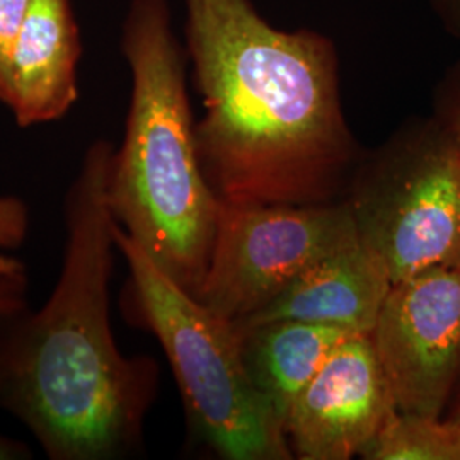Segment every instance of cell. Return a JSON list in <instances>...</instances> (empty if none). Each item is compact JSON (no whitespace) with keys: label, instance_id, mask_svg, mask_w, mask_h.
I'll return each instance as SVG.
<instances>
[{"label":"cell","instance_id":"obj_1","mask_svg":"<svg viewBox=\"0 0 460 460\" xmlns=\"http://www.w3.org/2000/svg\"><path fill=\"white\" fill-rule=\"evenodd\" d=\"M186 55L205 115L198 157L234 205L329 203L363 154L346 123L340 57L321 31H285L252 0H184Z\"/></svg>","mask_w":460,"mask_h":460},{"label":"cell","instance_id":"obj_2","mask_svg":"<svg viewBox=\"0 0 460 460\" xmlns=\"http://www.w3.org/2000/svg\"><path fill=\"white\" fill-rule=\"evenodd\" d=\"M115 147L84 154L64 205L66 244L47 302L0 338V408L51 460H113L140 442L157 367L118 348L110 290L116 222L108 203Z\"/></svg>","mask_w":460,"mask_h":460},{"label":"cell","instance_id":"obj_3","mask_svg":"<svg viewBox=\"0 0 460 460\" xmlns=\"http://www.w3.org/2000/svg\"><path fill=\"white\" fill-rule=\"evenodd\" d=\"M121 49L132 96L110 167V210L154 263L197 296L214 249L220 198L198 157L188 55L172 31L167 0H132Z\"/></svg>","mask_w":460,"mask_h":460},{"label":"cell","instance_id":"obj_4","mask_svg":"<svg viewBox=\"0 0 460 460\" xmlns=\"http://www.w3.org/2000/svg\"><path fill=\"white\" fill-rule=\"evenodd\" d=\"M115 237L130 273L125 304L163 346L199 440L222 459H290L283 423L247 370L237 326L182 288L118 226Z\"/></svg>","mask_w":460,"mask_h":460},{"label":"cell","instance_id":"obj_5","mask_svg":"<svg viewBox=\"0 0 460 460\" xmlns=\"http://www.w3.org/2000/svg\"><path fill=\"white\" fill-rule=\"evenodd\" d=\"M349 207L360 241L393 283L460 266L459 150L433 116L412 119L363 154Z\"/></svg>","mask_w":460,"mask_h":460},{"label":"cell","instance_id":"obj_6","mask_svg":"<svg viewBox=\"0 0 460 460\" xmlns=\"http://www.w3.org/2000/svg\"><path fill=\"white\" fill-rule=\"evenodd\" d=\"M358 243L349 201L234 205L220 199L214 249L197 298L239 324L307 268Z\"/></svg>","mask_w":460,"mask_h":460},{"label":"cell","instance_id":"obj_7","mask_svg":"<svg viewBox=\"0 0 460 460\" xmlns=\"http://www.w3.org/2000/svg\"><path fill=\"white\" fill-rule=\"evenodd\" d=\"M370 336L397 410L440 418L460 378V266L393 283Z\"/></svg>","mask_w":460,"mask_h":460},{"label":"cell","instance_id":"obj_8","mask_svg":"<svg viewBox=\"0 0 460 460\" xmlns=\"http://www.w3.org/2000/svg\"><path fill=\"white\" fill-rule=\"evenodd\" d=\"M397 410L372 336L351 332L296 395L285 433L304 460L362 456Z\"/></svg>","mask_w":460,"mask_h":460},{"label":"cell","instance_id":"obj_9","mask_svg":"<svg viewBox=\"0 0 460 460\" xmlns=\"http://www.w3.org/2000/svg\"><path fill=\"white\" fill-rule=\"evenodd\" d=\"M83 57L70 0H31L11 53L2 104L30 128L62 119L79 99Z\"/></svg>","mask_w":460,"mask_h":460},{"label":"cell","instance_id":"obj_10","mask_svg":"<svg viewBox=\"0 0 460 460\" xmlns=\"http://www.w3.org/2000/svg\"><path fill=\"white\" fill-rule=\"evenodd\" d=\"M391 285L384 261L360 241L307 268L261 311L235 326L294 319L370 334Z\"/></svg>","mask_w":460,"mask_h":460},{"label":"cell","instance_id":"obj_11","mask_svg":"<svg viewBox=\"0 0 460 460\" xmlns=\"http://www.w3.org/2000/svg\"><path fill=\"white\" fill-rule=\"evenodd\" d=\"M237 329L247 370L283 428L296 395L315 376L332 348L353 332L294 319Z\"/></svg>","mask_w":460,"mask_h":460},{"label":"cell","instance_id":"obj_12","mask_svg":"<svg viewBox=\"0 0 460 460\" xmlns=\"http://www.w3.org/2000/svg\"><path fill=\"white\" fill-rule=\"evenodd\" d=\"M362 457L370 460H460V425L450 418L395 412Z\"/></svg>","mask_w":460,"mask_h":460},{"label":"cell","instance_id":"obj_13","mask_svg":"<svg viewBox=\"0 0 460 460\" xmlns=\"http://www.w3.org/2000/svg\"><path fill=\"white\" fill-rule=\"evenodd\" d=\"M28 309V270L21 260L0 252V338Z\"/></svg>","mask_w":460,"mask_h":460},{"label":"cell","instance_id":"obj_14","mask_svg":"<svg viewBox=\"0 0 460 460\" xmlns=\"http://www.w3.org/2000/svg\"><path fill=\"white\" fill-rule=\"evenodd\" d=\"M433 118L452 137L460 157V60L447 68L437 85Z\"/></svg>","mask_w":460,"mask_h":460},{"label":"cell","instance_id":"obj_15","mask_svg":"<svg viewBox=\"0 0 460 460\" xmlns=\"http://www.w3.org/2000/svg\"><path fill=\"white\" fill-rule=\"evenodd\" d=\"M31 0H0V102L5 96L11 53Z\"/></svg>","mask_w":460,"mask_h":460},{"label":"cell","instance_id":"obj_16","mask_svg":"<svg viewBox=\"0 0 460 460\" xmlns=\"http://www.w3.org/2000/svg\"><path fill=\"white\" fill-rule=\"evenodd\" d=\"M31 214L21 198L0 195V251H16L30 237Z\"/></svg>","mask_w":460,"mask_h":460},{"label":"cell","instance_id":"obj_17","mask_svg":"<svg viewBox=\"0 0 460 460\" xmlns=\"http://www.w3.org/2000/svg\"><path fill=\"white\" fill-rule=\"evenodd\" d=\"M448 36L460 41V0H425Z\"/></svg>","mask_w":460,"mask_h":460},{"label":"cell","instance_id":"obj_18","mask_svg":"<svg viewBox=\"0 0 460 460\" xmlns=\"http://www.w3.org/2000/svg\"><path fill=\"white\" fill-rule=\"evenodd\" d=\"M33 459V448L17 438L0 433V460Z\"/></svg>","mask_w":460,"mask_h":460},{"label":"cell","instance_id":"obj_19","mask_svg":"<svg viewBox=\"0 0 460 460\" xmlns=\"http://www.w3.org/2000/svg\"><path fill=\"white\" fill-rule=\"evenodd\" d=\"M450 420L456 421L457 425H460V395L459 399H457V404H456V408H454V412H452V416H450Z\"/></svg>","mask_w":460,"mask_h":460}]
</instances>
